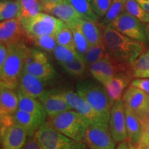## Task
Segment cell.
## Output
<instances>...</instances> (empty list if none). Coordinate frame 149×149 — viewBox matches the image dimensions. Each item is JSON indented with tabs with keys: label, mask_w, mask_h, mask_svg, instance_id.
Returning <instances> with one entry per match:
<instances>
[{
	"label": "cell",
	"mask_w": 149,
	"mask_h": 149,
	"mask_svg": "<svg viewBox=\"0 0 149 149\" xmlns=\"http://www.w3.org/2000/svg\"><path fill=\"white\" fill-rule=\"evenodd\" d=\"M103 42L111 57L129 64L145 51L144 44L126 37L109 25L104 28Z\"/></svg>",
	"instance_id": "6da1fadb"
},
{
	"label": "cell",
	"mask_w": 149,
	"mask_h": 149,
	"mask_svg": "<svg viewBox=\"0 0 149 149\" xmlns=\"http://www.w3.org/2000/svg\"><path fill=\"white\" fill-rule=\"evenodd\" d=\"M8 55L3 66L0 68L1 87L15 90L23 72L24 58L28 46L23 42L8 46Z\"/></svg>",
	"instance_id": "7a4b0ae2"
},
{
	"label": "cell",
	"mask_w": 149,
	"mask_h": 149,
	"mask_svg": "<svg viewBox=\"0 0 149 149\" xmlns=\"http://www.w3.org/2000/svg\"><path fill=\"white\" fill-rule=\"evenodd\" d=\"M47 122L59 133L82 142L84 141L86 130L91 124L77 112L72 109L53 116H48Z\"/></svg>",
	"instance_id": "3957f363"
},
{
	"label": "cell",
	"mask_w": 149,
	"mask_h": 149,
	"mask_svg": "<svg viewBox=\"0 0 149 149\" xmlns=\"http://www.w3.org/2000/svg\"><path fill=\"white\" fill-rule=\"evenodd\" d=\"M19 20L23 29L24 40L29 43H32L35 39L44 35L55 36L59 30L66 26L55 17L42 12L31 18Z\"/></svg>",
	"instance_id": "277c9868"
},
{
	"label": "cell",
	"mask_w": 149,
	"mask_h": 149,
	"mask_svg": "<svg viewBox=\"0 0 149 149\" xmlns=\"http://www.w3.org/2000/svg\"><path fill=\"white\" fill-rule=\"evenodd\" d=\"M76 92L109 123L112 107L107 90L102 84L91 80L79 81L76 85Z\"/></svg>",
	"instance_id": "5b68a950"
},
{
	"label": "cell",
	"mask_w": 149,
	"mask_h": 149,
	"mask_svg": "<svg viewBox=\"0 0 149 149\" xmlns=\"http://www.w3.org/2000/svg\"><path fill=\"white\" fill-rule=\"evenodd\" d=\"M35 135L44 149H88L85 143L62 135L48 122L40 126Z\"/></svg>",
	"instance_id": "8992f818"
},
{
	"label": "cell",
	"mask_w": 149,
	"mask_h": 149,
	"mask_svg": "<svg viewBox=\"0 0 149 149\" xmlns=\"http://www.w3.org/2000/svg\"><path fill=\"white\" fill-rule=\"evenodd\" d=\"M23 71L32 74L45 82L53 79L56 75L55 70L46 54L40 50L29 47L25 55Z\"/></svg>",
	"instance_id": "52a82bcc"
},
{
	"label": "cell",
	"mask_w": 149,
	"mask_h": 149,
	"mask_svg": "<svg viewBox=\"0 0 149 149\" xmlns=\"http://www.w3.org/2000/svg\"><path fill=\"white\" fill-rule=\"evenodd\" d=\"M109 25L132 40L144 44L149 42L146 25L126 10Z\"/></svg>",
	"instance_id": "ba28073f"
},
{
	"label": "cell",
	"mask_w": 149,
	"mask_h": 149,
	"mask_svg": "<svg viewBox=\"0 0 149 149\" xmlns=\"http://www.w3.org/2000/svg\"><path fill=\"white\" fill-rule=\"evenodd\" d=\"M122 100L126 107L133 112L144 125L149 115V95L139 88L130 85Z\"/></svg>",
	"instance_id": "9c48e42d"
},
{
	"label": "cell",
	"mask_w": 149,
	"mask_h": 149,
	"mask_svg": "<svg viewBox=\"0 0 149 149\" xmlns=\"http://www.w3.org/2000/svg\"><path fill=\"white\" fill-rule=\"evenodd\" d=\"M64 97L72 109L77 112L80 115L86 119L91 124L100 125L109 127L107 122L99 113L95 111L84 99H83L77 92L72 91H62Z\"/></svg>",
	"instance_id": "30bf717a"
},
{
	"label": "cell",
	"mask_w": 149,
	"mask_h": 149,
	"mask_svg": "<svg viewBox=\"0 0 149 149\" xmlns=\"http://www.w3.org/2000/svg\"><path fill=\"white\" fill-rule=\"evenodd\" d=\"M109 130L116 143L128 139L126 124V106L122 100H117L112 106L109 120Z\"/></svg>",
	"instance_id": "8fae6325"
},
{
	"label": "cell",
	"mask_w": 149,
	"mask_h": 149,
	"mask_svg": "<svg viewBox=\"0 0 149 149\" xmlns=\"http://www.w3.org/2000/svg\"><path fill=\"white\" fill-rule=\"evenodd\" d=\"M84 142L89 149L113 148L116 143L109 127L93 124H90L86 130Z\"/></svg>",
	"instance_id": "7c38bea8"
},
{
	"label": "cell",
	"mask_w": 149,
	"mask_h": 149,
	"mask_svg": "<svg viewBox=\"0 0 149 149\" xmlns=\"http://www.w3.org/2000/svg\"><path fill=\"white\" fill-rule=\"evenodd\" d=\"M42 8L43 11L60 19L70 29L81 19L77 11L67 0L42 4Z\"/></svg>",
	"instance_id": "4fadbf2b"
},
{
	"label": "cell",
	"mask_w": 149,
	"mask_h": 149,
	"mask_svg": "<svg viewBox=\"0 0 149 149\" xmlns=\"http://www.w3.org/2000/svg\"><path fill=\"white\" fill-rule=\"evenodd\" d=\"M133 77L132 70L120 71L104 84L109 95L111 107L117 100H122L125 89L131 84V79Z\"/></svg>",
	"instance_id": "5bb4252c"
},
{
	"label": "cell",
	"mask_w": 149,
	"mask_h": 149,
	"mask_svg": "<svg viewBox=\"0 0 149 149\" xmlns=\"http://www.w3.org/2000/svg\"><path fill=\"white\" fill-rule=\"evenodd\" d=\"M39 100L42 102L48 116H53L72 109L64 97L62 91L58 90L46 91Z\"/></svg>",
	"instance_id": "9a60e30c"
},
{
	"label": "cell",
	"mask_w": 149,
	"mask_h": 149,
	"mask_svg": "<svg viewBox=\"0 0 149 149\" xmlns=\"http://www.w3.org/2000/svg\"><path fill=\"white\" fill-rule=\"evenodd\" d=\"M0 132L3 149H22L29 138L26 130L16 124L0 129Z\"/></svg>",
	"instance_id": "2e32d148"
},
{
	"label": "cell",
	"mask_w": 149,
	"mask_h": 149,
	"mask_svg": "<svg viewBox=\"0 0 149 149\" xmlns=\"http://www.w3.org/2000/svg\"><path fill=\"white\" fill-rule=\"evenodd\" d=\"M24 35L19 18L1 21L0 23V42L6 46L23 42Z\"/></svg>",
	"instance_id": "e0dca14e"
},
{
	"label": "cell",
	"mask_w": 149,
	"mask_h": 149,
	"mask_svg": "<svg viewBox=\"0 0 149 149\" xmlns=\"http://www.w3.org/2000/svg\"><path fill=\"white\" fill-rule=\"evenodd\" d=\"M12 117L15 124L21 126L26 130L29 137L35 135L37 130L45 122L46 118L45 117L33 114L20 109H18L12 115Z\"/></svg>",
	"instance_id": "ac0fdd59"
},
{
	"label": "cell",
	"mask_w": 149,
	"mask_h": 149,
	"mask_svg": "<svg viewBox=\"0 0 149 149\" xmlns=\"http://www.w3.org/2000/svg\"><path fill=\"white\" fill-rule=\"evenodd\" d=\"M44 82L33 74L23 71L20 76L18 88L24 94L39 100L46 91L44 88Z\"/></svg>",
	"instance_id": "d6986e66"
},
{
	"label": "cell",
	"mask_w": 149,
	"mask_h": 149,
	"mask_svg": "<svg viewBox=\"0 0 149 149\" xmlns=\"http://www.w3.org/2000/svg\"><path fill=\"white\" fill-rule=\"evenodd\" d=\"M126 124L128 141L130 148H138L143 133V126L140 120L132 111L126 107Z\"/></svg>",
	"instance_id": "ffe728a7"
},
{
	"label": "cell",
	"mask_w": 149,
	"mask_h": 149,
	"mask_svg": "<svg viewBox=\"0 0 149 149\" xmlns=\"http://www.w3.org/2000/svg\"><path fill=\"white\" fill-rule=\"evenodd\" d=\"M17 93L13 89L1 87L0 91V116L13 115L18 110Z\"/></svg>",
	"instance_id": "44dd1931"
},
{
	"label": "cell",
	"mask_w": 149,
	"mask_h": 149,
	"mask_svg": "<svg viewBox=\"0 0 149 149\" xmlns=\"http://www.w3.org/2000/svg\"><path fill=\"white\" fill-rule=\"evenodd\" d=\"M17 90L19 99L18 109L29 112L33 114L46 117V112L40 100L24 94L20 89L17 88Z\"/></svg>",
	"instance_id": "7402d4cb"
},
{
	"label": "cell",
	"mask_w": 149,
	"mask_h": 149,
	"mask_svg": "<svg viewBox=\"0 0 149 149\" xmlns=\"http://www.w3.org/2000/svg\"><path fill=\"white\" fill-rule=\"evenodd\" d=\"M79 24L89 45H95L103 42V32L101 31V26L98 25L97 22L81 19Z\"/></svg>",
	"instance_id": "603a6c76"
},
{
	"label": "cell",
	"mask_w": 149,
	"mask_h": 149,
	"mask_svg": "<svg viewBox=\"0 0 149 149\" xmlns=\"http://www.w3.org/2000/svg\"><path fill=\"white\" fill-rule=\"evenodd\" d=\"M82 19L97 22L98 16L95 13L91 0H67Z\"/></svg>",
	"instance_id": "cb8c5ba5"
},
{
	"label": "cell",
	"mask_w": 149,
	"mask_h": 149,
	"mask_svg": "<svg viewBox=\"0 0 149 149\" xmlns=\"http://www.w3.org/2000/svg\"><path fill=\"white\" fill-rule=\"evenodd\" d=\"M19 6V19L34 17L43 10L40 0H17Z\"/></svg>",
	"instance_id": "d4e9b609"
},
{
	"label": "cell",
	"mask_w": 149,
	"mask_h": 149,
	"mask_svg": "<svg viewBox=\"0 0 149 149\" xmlns=\"http://www.w3.org/2000/svg\"><path fill=\"white\" fill-rule=\"evenodd\" d=\"M19 6L17 0H1L0 1V20L19 18Z\"/></svg>",
	"instance_id": "484cf974"
},
{
	"label": "cell",
	"mask_w": 149,
	"mask_h": 149,
	"mask_svg": "<svg viewBox=\"0 0 149 149\" xmlns=\"http://www.w3.org/2000/svg\"><path fill=\"white\" fill-rule=\"evenodd\" d=\"M109 54L105 47L104 42L89 46L88 49L83 55L86 64L90 66L93 63L104 59Z\"/></svg>",
	"instance_id": "4316f807"
},
{
	"label": "cell",
	"mask_w": 149,
	"mask_h": 149,
	"mask_svg": "<svg viewBox=\"0 0 149 149\" xmlns=\"http://www.w3.org/2000/svg\"><path fill=\"white\" fill-rule=\"evenodd\" d=\"M126 0H113L107 14L103 17L100 25L104 28L115 20L121 13L125 10Z\"/></svg>",
	"instance_id": "83f0119b"
},
{
	"label": "cell",
	"mask_w": 149,
	"mask_h": 149,
	"mask_svg": "<svg viewBox=\"0 0 149 149\" xmlns=\"http://www.w3.org/2000/svg\"><path fill=\"white\" fill-rule=\"evenodd\" d=\"M86 64L83 56L80 55L73 60L61 64V66L68 74L74 77H79L85 73Z\"/></svg>",
	"instance_id": "f1b7e54d"
},
{
	"label": "cell",
	"mask_w": 149,
	"mask_h": 149,
	"mask_svg": "<svg viewBox=\"0 0 149 149\" xmlns=\"http://www.w3.org/2000/svg\"><path fill=\"white\" fill-rule=\"evenodd\" d=\"M125 10L144 24H149V13L136 0H126Z\"/></svg>",
	"instance_id": "f546056e"
},
{
	"label": "cell",
	"mask_w": 149,
	"mask_h": 149,
	"mask_svg": "<svg viewBox=\"0 0 149 149\" xmlns=\"http://www.w3.org/2000/svg\"><path fill=\"white\" fill-rule=\"evenodd\" d=\"M53 53L55 58L57 59L60 65L73 60L74 59L81 55L76 50L59 45V44L56 46Z\"/></svg>",
	"instance_id": "4dcf8cb0"
},
{
	"label": "cell",
	"mask_w": 149,
	"mask_h": 149,
	"mask_svg": "<svg viewBox=\"0 0 149 149\" xmlns=\"http://www.w3.org/2000/svg\"><path fill=\"white\" fill-rule=\"evenodd\" d=\"M79 22L77 24L70 28L72 30V34H73L74 46H75V49L80 55H84L87 50L88 49L89 45L88 41L84 35L81 31V27H80Z\"/></svg>",
	"instance_id": "1f68e13d"
},
{
	"label": "cell",
	"mask_w": 149,
	"mask_h": 149,
	"mask_svg": "<svg viewBox=\"0 0 149 149\" xmlns=\"http://www.w3.org/2000/svg\"><path fill=\"white\" fill-rule=\"evenodd\" d=\"M55 37L57 44L76 50L72 31L66 25L59 30Z\"/></svg>",
	"instance_id": "d6a6232c"
},
{
	"label": "cell",
	"mask_w": 149,
	"mask_h": 149,
	"mask_svg": "<svg viewBox=\"0 0 149 149\" xmlns=\"http://www.w3.org/2000/svg\"><path fill=\"white\" fill-rule=\"evenodd\" d=\"M32 43L41 49L49 53L53 52L56 46L57 45L55 37L52 35H44V36L37 37L33 40Z\"/></svg>",
	"instance_id": "836d02e7"
},
{
	"label": "cell",
	"mask_w": 149,
	"mask_h": 149,
	"mask_svg": "<svg viewBox=\"0 0 149 149\" xmlns=\"http://www.w3.org/2000/svg\"><path fill=\"white\" fill-rule=\"evenodd\" d=\"M134 72H144L149 70V50L144 51L131 64Z\"/></svg>",
	"instance_id": "e575fe53"
},
{
	"label": "cell",
	"mask_w": 149,
	"mask_h": 149,
	"mask_svg": "<svg viewBox=\"0 0 149 149\" xmlns=\"http://www.w3.org/2000/svg\"><path fill=\"white\" fill-rule=\"evenodd\" d=\"M93 9L98 17H104L107 14L113 0H91Z\"/></svg>",
	"instance_id": "d590c367"
},
{
	"label": "cell",
	"mask_w": 149,
	"mask_h": 149,
	"mask_svg": "<svg viewBox=\"0 0 149 149\" xmlns=\"http://www.w3.org/2000/svg\"><path fill=\"white\" fill-rule=\"evenodd\" d=\"M130 85L139 88L149 95V77L137 78L131 81Z\"/></svg>",
	"instance_id": "8d00e7d4"
},
{
	"label": "cell",
	"mask_w": 149,
	"mask_h": 149,
	"mask_svg": "<svg viewBox=\"0 0 149 149\" xmlns=\"http://www.w3.org/2000/svg\"><path fill=\"white\" fill-rule=\"evenodd\" d=\"M143 126V133L139 148L149 146V115L146 123Z\"/></svg>",
	"instance_id": "74e56055"
},
{
	"label": "cell",
	"mask_w": 149,
	"mask_h": 149,
	"mask_svg": "<svg viewBox=\"0 0 149 149\" xmlns=\"http://www.w3.org/2000/svg\"><path fill=\"white\" fill-rule=\"evenodd\" d=\"M22 149H44V148L34 135L28 138L26 143Z\"/></svg>",
	"instance_id": "f35d334b"
},
{
	"label": "cell",
	"mask_w": 149,
	"mask_h": 149,
	"mask_svg": "<svg viewBox=\"0 0 149 149\" xmlns=\"http://www.w3.org/2000/svg\"><path fill=\"white\" fill-rule=\"evenodd\" d=\"M8 46L1 43V44H0V68L3 66L6 59L7 55H8Z\"/></svg>",
	"instance_id": "ab89813d"
},
{
	"label": "cell",
	"mask_w": 149,
	"mask_h": 149,
	"mask_svg": "<svg viewBox=\"0 0 149 149\" xmlns=\"http://www.w3.org/2000/svg\"><path fill=\"white\" fill-rule=\"evenodd\" d=\"M143 8L149 13V1L148 0H136Z\"/></svg>",
	"instance_id": "60d3db41"
},
{
	"label": "cell",
	"mask_w": 149,
	"mask_h": 149,
	"mask_svg": "<svg viewBox=\"0 0 149 149\" xmlns=\"http://www.w3.org/2000/svg\"><path fill=\"white\" fill-rule=\"evenodd\" d=\"M115 149H130V146L128 140H125L120 142Z\"/></svg>",
	"instance_id": "b9f144b4"
},
{
	"label": "cell",
	"mask_w": 149,
	"mask_h": 149,
	"mask_svg": "<svg viewBox=\"0 0 149 149\" xmlns=\"http://www.w3.org/2000/svg\"><path fill=\"white\" fill-rule=\"evenodd\" d=\"M133 77L136 78H143V77H149V70L144 72H134Z\"/></svg>",
	"instance_id": "7bdbcfd3"
},
{
	"label": "cell",
	"mask_w": 149,
	"mask_h": 149,
	"mask_svg": "<svg viewBox=\"0 0 149 149\" xmlns=\"http://www.w3.org/2000/svg\"><path fill=\"white\" fill-rule=\"evenodd\" d=\"M63 1V0H40V1L42 3V4H46V3H55L59 2V1Z\"/></svg>",
	"instance_id": "ee69618b"
},
{
	"label": "cell",
	"mask_w": 149,
	"mask_h": 149,
	"mask_svg": "<svg viewBox=\"0 0 149 149\" xmlns=\"http://www.w3.org/2000/svg\"><path fill=\"white\" fill-rule=\"evenodd\" d=\"M146 30H147V33H148V39H149V24H147V25H146Z\"/></svg>",
	"instance_id": "f6af8a7d"
},
{
	"label": "cell",
	"mask_w": 149,
	"mask_h": 149,
	"mask_svg": "<svg viewBox=\"0 0 149 149\" xmlns=\"http://www.w3.org/2000/svg\"><path fill=\"white\" fill-rule=\"evenodd\" d=\"M139 149H149V146L144 147V148H139Z\"/></svg>",
	"instance_id": "bcb514c9"
},
{
	"label": "cell",
	"mask_w": 149,
	"mask_h": 149,
	"mask_svg": "<svg viewBox=\"0 0 149 149\" xmlns=\"http://www.w3.org/2000/svg\"><path fill=\"white\" fill-rule=\"evenodd\" d=\"M130 149H139V148H130Z\"/></svg>",
	"instance_id": "7dc6e473"
},
{
	"label": "cell",
	"mask_w": 149,
	"mask_h": 149,
	"mask_svg": "<svg viewBox=\"0 0 149 149\" xmlns=\"http://www.w3.org/2000/svg\"><path fill=\"white\" fill-rule=\"evenodd\" d=\"M107 149H115V148H107Z\"/></svg>",
	"instance_id": "c3c4849f"
},
{
	"label": "cell",
	"mask_w": 149,
	"mask_h": 149,
	"mask_svg": "<svg viewBox=\"0 0 149 149\" xmlns=\"http://www.w3.org/2000/svg\"><path fill=\"white\" fill-rule=\"evenodd\" d=\"M148 1H149V0H148Z\"/></svg>",
	"instance_id": "681fc988"
}]
</instances>
